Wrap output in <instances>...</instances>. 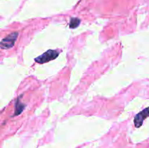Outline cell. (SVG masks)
<instances>
[{
  "label": "cell",
  "instance_id": "1",
  "mask_svg": "<svg viewBox=\"0 0 149 148\" xmlns=\"http://www.w3.org/2000/svg\"><path fill=\"white\" fill-rule=\"evenodd\" d=\"M60 52L58 50H52V49H49V50L47 51L44 54H42L40 56L37 57L35 58V62H38V63L43 64L45 62H48L49 61L52 60V59H56L59 55Z\"/></svg>",
  "mask_w": 149,
  "mask_h": 148
},
{
  "label": "cell",
  "instance_id": "2",
  "mask_svg": "<svg viewBox=\"0 0 149 148\" xmlns=\"http://www.w3.org/2000/svg\"><path fill=\"white\" fill-rule=\"evenodd\" d=\"M17 36H18V33L17 32H13L9 34L8 36H6L5 38L1 40V48L2 49H9L14 46L15 43L16 41Z\"/></svg>",
  "mask_w": 149,
  "mask_h": 148
},
{
  "label": "cell",
  "instance_id": "3",
  "mask_svg": "<svg viewBox=\"0 0 149 148\" xmlns=\"http://www.w3.org/2000/svg\"><path fill=\"white\" fill-rule=\"evenodd\" d=\"M148 117H149V107L135 115V118H134V123H135V127H141L143 123V120Z\"/></svg>",
  "mask_w": 149,
  "mask_h": 148
},
{
  "label": "cell",
  "instance_id": "4",
  "mask_svg": "<svg viewBox=\"0 0 149 148\" xmlns=\"http://www.w3.org/2000/svg\"><path fill=\"white\" fill-rule=\"evenodd\" d=\"M25 107H26V104L20 102V98L17 99L15 104V115H18L19 114H20V113L23 112V110H24Z\"/></svg>",
  "mask_w": 149,
  "mask_h": 148
},
{
  "label": "cell",
  "instance_id": "5",
  "mask_svg": "<svg viewBox=\"0 0 149 148\" xmlns=\"http://www.w3.org/2000/svg\"><path fill=\"white\" fill-rule=\"evenodd\" d=\"M80 20L77 17H72L71 18V20H70L69 23V27L71 28H76L78 27L80 25Z\"/></svg>",
  "mask_w": 149,
  "mask_h": 148
}]
</instances>
